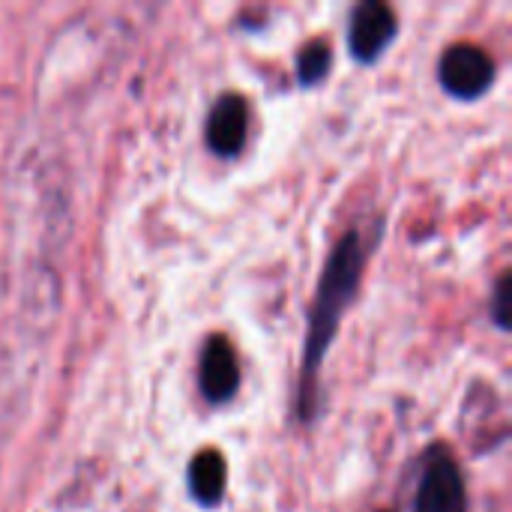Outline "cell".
Segmentation results:
<instances>
[{
    "label": "cell",
    "mask_w": 512,
    "mask_h": 512,
    "mask_svg": "<svg viewBox=\"0 0 512 512\" xmlns=\"http://www.w3.org/2000/svg\"><path fill=\"white\" fill-rule=\"evenodd\" d=\"M198 381H201V393L210 402H216V405L228 402L237 393V387H240V366H237V354L228 345V339L213 336L204 345Z\"/></svg>",
    "instance_id": "cell-5"
},
{
    "label": "cell",
    "mask_w": 512,
    "mask_h": 512,
    "mask_svg": "<svg viewBox=\"0 0 512 512\" xmlns=\"http://www.w3.org/2000/svg\"><path fill=\"white\" fill-rule=\"evenodd\" d=\"M396 36V12L381 0H366L354 9L348 27L351 54L363 63H372L384 54L390 39Z\"/></svg>",
    "instance_id": "cell-4"
},
{
    "label": "cell",
    "mask_w": 512,
    "mask_h": 512,
    "mask_svg": "<svg viewBox=\"0 0 512 512\" xmlns=\"http://www.w3.org/2000/svg\"><path fill=\"white\" fill-rule=\"evenodd\" d=\"M414 512H468V495L459 465L450 456H435L420 480Z\"/></svg>",
    "instance_id": "cell-3"
},
{
    "label": "cell",
    "mask_w": 512,
    "mask_h": 512,
    "mask_svg": "<svg viewBox=\"0 0 512 512\" xmlns=\"http://www.w3.org/2000/svg\"><path fill=\"white\" fill-rule=\"evenodd\" d=\"M246 129H249V111L243 96L228 93L222 96L207 120V144L219 153V156H234L243 150L246 141Z\"/></svg>",
    "instance_id": "cell-6"
},
{
    "label": "cell",
    "mask_w": 512,
    "mask_h": 512,
    "mask_svg": "<svg viewBox=\"0 0 512 512\" xmlns=\"http://www.w3.org/2000/svg\"><path fill=\"white\" fill-rule=\"evenodd\" d=\"M330 63H333L330 45H327L324 39L309 42V45L300 51V57H297V81H300L303 87L318 84V81L330 72Z\"/></svg>",
    "instance_id": "cell-8"
},
{
    "label": "cell",
    "mask_w": 512,
    "mask_h": 512,
    "mask_svg": "<svg viewBox=\"0 0 512 512\" xmlns=\"http://www.w3.org/2000/svg\"><path fill=\"white\" fill-rule=\"evenodd\" d=\"M225 459L216 450H204L189 465V489L192 498L204 507H213L225 495Z\"/></svg>",
    "instance_id": "cell-7"
},
{
    "label": "cell",
    "mask_w": 512,
    "mask_h": 512,
    "mask_svg": "<svg viewBox=\"0 0 512 512\" xmlns=\"http://www.w3.org/2000/svg\"><path fill=\"white\" fill-rule=\"evenodd\" d=\"M438 78L447 93H453L459 99H477L495 81V63L480 45L459 42V45L447 48V54L441 57Z\"/></svg>",
    "instance_id": "cell-2"
},
{
    "label": "cell",
    "mask_w": 512,
    "mask_h": 512,
    "mask_svg": "<svg viewBox=\"0 0 512 512\" xmlns=\"http://www.w3.org/2000/svg\"><path fill=\"white\" fill-rule=\"evenodd\" d=\"M507 312H510V279L504 276L501 285H498V291H495V318H498V327H504V330L510 327Z\"/></svg>",
    "instance_id": "cell-9"
},
{
    "label": "cell",
    "mask_w": 512,
    "mask_h": 512,
    "mask_svg": "<svg viewBox=\"0 0 512 512\" xmlns=\"http://www.w3.org/2000/svg\"><path fill=\"white\" fill-rule=\"evenodd\" d=\"M366 249L360 234H345L327 261V270L318 285V300L312 309V327L306 339V357H303V375H300V417L309 420L318 402V372L324 366V354L339 330L342 312L357 294L360 273H363Z\"/></svg>",
    "instance_id": "cell-1"
}]
</instances>
